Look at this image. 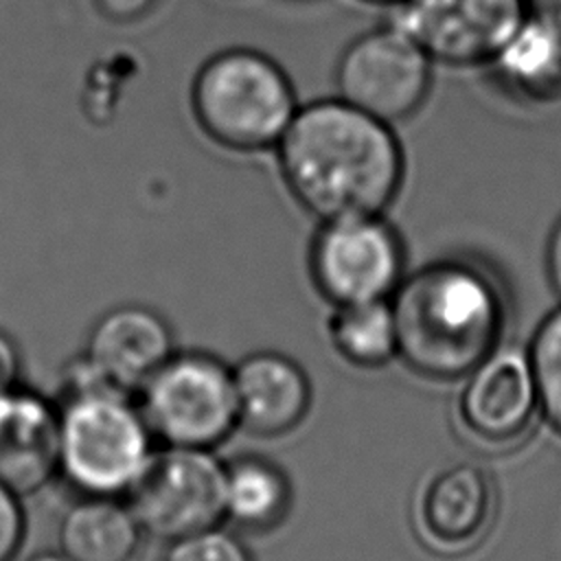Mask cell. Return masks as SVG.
Instances as JSON below:
<instances>
[{
  "mask_svg": "<svg viewBox=\"0 0 561 561\" xmlns=\"http://www.w3.org/2000/svg\"><path fill=\"white\" fill-rule=\"evenodd\" d=\"M224 484L226 462L213 449L164 445L125 497L145 535L173 541L226 519Z\"/></svg>",
  "mask_w": 561,
  "mask_h": 561,
  "instance_id": "ba28073f",
  "label": "cell"
},
{
  "mask_svg": "<svg viewBox=\"0 0 561 561\" xmlns=\"http://www.w3.org/2000/svg\"><path fill=\"white\" fill-rule=\"evenodd\" d=\"M397 357L416 375L456 379L493 353L502 300L476 265L443 259L403 276L390 298Z\"/></svg>",
  "mask_w": 561,
  "mask_h": 561,
  "instance_id": "7a4b0ae2",
  "label": "cell"
},
{
  "mask_svg": "<svg viewBox=\"0 0 561 561\" xmlns=\"http://www.w3.org/2000/svg\"><path fill=\"white\" fill-rule=\"evenodd\" d=\"M239 427L263 438L296 430L311 408V381L285 353L256 351L232 366Z\"/></svg>",
  "mask_w": 561,
  "mask_h": 561,
  "instance_id": "5bb4252c",
  "label": "cell"
},
{
  "mask_svg": "<svg viewBox=\"0 0 561 561\" xmlns=\"http://www.w3.org/2000/svg\"><path fill=\"white\" fill-rule=\"evenodd\" d=\"M528 364L535 379L537 405L561 434V307L539 324Z\"/></svg>",
  "mask_w": 561,
  "mask_h": 561,
  "instance_id": "d6986e66",
  "label": "cell"
},
{
  "mask_svg": "<svg viewBox=\"0 0 561 561\" xmlns=\"http://www.w3.org/2000/svg\"><path fill=\"white\" fill-rule=\"evenodd\" d=\"M434 61L394 20L355 35L335 61V94L397 125L414 116L434 79Z\"/></svg>",
  "mask_w": 561,
  "mask_h": 561,
  "instance_id": "8992f818",
  "label": "cell"
},
{
  "mask_svg": "<svg viewBox=\"0 0 561 561\" xmlns=\"http://www.w3.org/2000/svg\"><path fill=\"white\" fill-rule=\"evenodd\" d=\"M22 497L0 482V561H13L26 533Z\"/></svg>",
  "mask_w": 561,
  "mask_h": 561,
  "instance_id": "44dd1931",
  "label": "cell"
},
{
  "mask_svg": "<svg viewBox=\"0 0 561 561\" xmlns=\"http://www.w3.org/2000/svg\"><path fill=\"white\" fill-rule=\"evenodd\" d=\"M300 107L291 77L263 50L230 46L213 53L191 81V110L215 145L274 151Z\"/></svg>",
  "mask_w": 561,
  "mask_h": 561,
  "instance_id": "3957f363",
  "label": "cell"
},
{
  "mask_svg": "<svg viewBox=\"0 0 561 561\" xmlns=\"http://www.w3.org/2000/svg\"><path fill=\"white\" fill-rule=\"evenodd\" d=\"M142 526L121 495H81L59 522V552L70 561H134Z\"/></svg>",
  "mask_w": 561,
  "mask_h": 561,
  "instance_id": "9a60e30c",
  "label": "cell"
},
{
  "mask_svg": "<svg viewBox=\"0 0 561 561\" xmlns=\"http://www.w3.org/2000/svg\"><path fill=\"white\" fill-rule=\"evenodd\" d=\"M175 353L171 324L147 305H118L96 318L85 359L114 388L138 394L147 379Z\"/></svg>",
  "mask_w": 561,
  "mask_h": 561,
  "instance_id": "8fae6325",
  "label": "cell"
},
{
  "mask_svg": "<svg viewBox=\"0 0 561 561\" xmlns=\"http://www.w3.org/2000/svg\"><path fill=\"white\" fill-rule=\"evenodd\" d=\"M495 515V489L484 469L471 462L432 473L414 497V530L425 548L454 557L476 548Z\"/></svg>",
  "mask_w": 561,
  "mask_h": 561,
  "instance_id": "30bf717a",
  "label": "cell"
},
{
  "mask_svg": "<svg viewBox=\"0 0 561 561\" xmlns=\"http://www.w3.org/2000/svg\"><path fill=\"white\" fill-rule=\"evenodd\" d=\"M226 519L248 530H272L291 508L287 473L263 456H241L226 465Z\"/></svg>",
  "mask_w": 561,
  "mask_h": 561,
  "instance_id": "e0dca14e",
  "label": "cell"
},
{
  "mask_svg": "<svg viewBox=\"0 0 561 561\" xmlns=\"http://www.w3.org/2000/svg\"><path fill=\"white\" fill-rule=\"evenodd\" d=\"M274 153L289 195L320 221L381 215L405 178L394 125L337 94L300 105Z\"/></svg>",
  "mask_w": 561,
  "mask_h": 561,
  "instance_id": "6da1fadb",
  "label": "cell"
},
{
  "mask_svg": "<svg viewBox=\"0 0 561 561\" xmlns=\"http://www.w3.org/2000/svg\"><path fill=\"white\" fill-rule=\"evenodd\" d=\"M26 561H70V559L66 554H61V552H42V554H33Z\"/></svg>",
  "mask_w": 561,
  "mask_h": 561,
  "instance_id": "484cf974",
  "label": "cell"
},
{
  "mask_svg": "<svg viewBox=\"0 0 561 561\" xmlns=\"http://www.w3.org/2000/svg\"><path fill=\"white\" fill-rule=\"evenodd\" d=\"M138 397L153 438L164 445L215 449L239 427L232 368L213 353H173Z\"/></svg>",
  "mask_w": 561,
  "mask_h": 561,
  "instance_id": "5b68a950",
  "label": "cell"
},
{
  "mask_svg": "<svg viewBox=\"0 0 561 561\" xmlns=\"http://www.w3.org/2000/svg\"><path fill=\"white\" fill-rule=\"evenodd\" d=\"M20 375V353L15 342L0 331V388L18 386Z\"/></svg>",
  "mask_w": 561,
  "mask_h": 561,
  "instance_id": "603a6c76",
  "label": "cell"
},
{
  "mask_svg": "<svg viewBox=\"0 0 561 561\" xmlns=\"http://www.w3.org/2000/svg\"><path fill=\"white\" fill-rule=\"evenodd\" d=\"M546 263H548V276L552 280V287L561 294V217L550 232Z\"/></svg>",
  "mask_w": 561,
  "mask_h": 561,
  "instance_id": "cb8c5ba5",
  "label": "cell"
},
{
  "mask_svg": "<svg viewBox=\"0 0 561 561\" xmlns=\"http://www.w3.org/2000/svg\"><path fill=\"white\" fill-rule=\"evenodd\" d=\"M403 267L401 234L383 213L324 219L311 239V280L333 307L390 300Z\"/></svg>",
  "mask_w": 561,
  "mask_h": 561,
  "instance_id": "52a82bcc",
  "label": "cell"
},
{
  "mask_svg": "<svg viewBox=\"0 0 561 561\" xmlns=\"http://www.w3.org/2000/svg\"><path fill=\"white\" fill-rule=\"evenodd\" d=\"M327 329L335 353L355 368H383L397 357V329L390 300L337 305Z\"/></svg>",
  "mask_w": 561,
  "mask_h": 561,
  "instance_id": "ac0fdd59",
  "label": "cell"
},
{
  "mask_svg": "<svg viewBox=\"0 0 561 561\" xmlns=\"http://www.w3.org/2000/svg\"><path fill=\"white\" fill-rule=\"evenodd\" d=\"M158 2L160 0H94V7L105 20L129 24L147 18Z\"/></svg>",
  "mask_w": 561,
  "mask_h": 561,
  "instance_id": "7402d4cb",
  "label": "cell"
},
{
  "mask_svg": "<svg viewBox=\"0 0 561 561\" xmlns=\"http://www.w3.org/2000/svg\"><path fill=\"white\" fill-rule=\"evenodd\" d=\"M162 561H252L237 535L219 526L169 541Z\"/></svg>",
  "mask_w": 561,
  "mask_h": 561,
  "instance_id": "ffe728a7",
  "label": "cell"
},
{
  "mask_svg": "<svg viewBox=\"0 0 561 561\" xmlns=\"http://www.w3.org/2000/svg\"><path fill=\"white\" fill-rule=\"evenodd\" d=\"M59 473L57 403L18 386L0 388V482L20 497Z\"/></svg>",
  "mask_w": 561,
  "mask_h": 561,
  "instance_id": "7c38bea8",
  "label": "cell"
},
{
  "mask_svg": "<svg viewBox=\"0 0 561 561\" xmlns=\"http://www.w3.org/2000/svg\"><path fill=\"white\" fill-rule=\"evenodd\" d=\"M537 405L528 357L517 351H493L467 373L458 399L460 421L469 434L486 443L517 438Z\"/></svg>",
  "mask_w": 561,
  "mask_h": 561,
  "instance_id": "4fadbf2b",
  "label": "cell"
},
{
  "mask_svg": "<svg viewBox=\"0 0 561 561\" xmlns=\"http://www.w3.org/2000/svg\"><path fill=\"white\" fill-rule=\"evenodd\" d=\"M528 15L561 31V0H526Z\"/></svg>",
  "mask_w": 561,
  "mask_h": 561,
  "instance_id": "d4e9b609",
  "label": "cell"
},
{
  "mask_svg": "<svg viewBox=\"0 0 561 561\" xmlns=\"http://www.w3.org/2000/svg\"><path fill=\"white\" fill-rule=\"evenodd\" d=\"M59 473L81 495H127L153 454V434L131 394L103 386L64 392Z\"/></svg>",
  "mask_w": 561,
  "mask_h": 561,
  "instance_id": "277c9868",
  "label": "cell"
},
{
  "mask_svg": "<svg viewBox=\"0 0 561 561\" xmlns=\"http://www.w3.org/2000/svg\"><path fill=\"white\" fill-rule=\"evenodd\" d=\"M394 22L434 64L486 66L526 20V0H401Z\"/></svg>",
  "mask_w": 561,
  "mask_h": 561,
  "instance_id": "9c48e42d",
  "label": "cell"
},
{
  "mask_svg": "<svg viewBox=\"0 0 561 561\" xmlns=\"http://www.w3.org/2000/svg\"><path fill=\"white\" fill-rule=\"evenodd\" d=\"M364 4H373V7H397L401 0H357Z\"/></svg>",
  "mask_w": 561,
  "mask_h": 561,
  "instance_id": "4316f807",
  "label": "cell"
},
{
  "mask_svg": "<svg viewBox=\"0 0 561 561\" xmlns=\"http://www.w3.org/2000/svg\"><path fill=\"white\" fill-rule=\"evenodd\" d=\"M486 66L519 101H561V31L533 15H526Z\"/></svg>",
  "mask_w": 561,
  "mask_h": 561,
  "instance_id": "2e32d148",
  "label": "cell"
}]
</instances>
